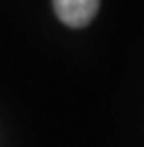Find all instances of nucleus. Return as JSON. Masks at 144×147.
Returning <instances> with one entry per match:
<instances>
[{
  "label": "nucleus",
  "mask_w": 144,
  "mask_h": 147,
  "mask_svg": "<svg viewBox=\"0 0 144 147\" xmlns=\"http://www.w3.org/2000/svg\"><path fill=\"white\" fill-rule=\"evenodd\" d=\"M101 0H53L57 18L69 28H85L98 11Z\"/></svg>",
  "instance_id": "f257e3e1"
}]
</instances>
